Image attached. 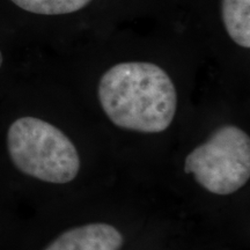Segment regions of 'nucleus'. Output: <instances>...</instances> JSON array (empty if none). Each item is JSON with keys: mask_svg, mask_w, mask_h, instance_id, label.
Masks as SVG:
<instances>
[{"mask_svg": "<svg viewBox=\"0 0 250 250\" xmlns=\"http://www.w3.org/2000/svg\"><path fill=\"white\" fill-rule=\"evenodd\" d=\"M184 171L208 192L227 196L250 179V138L235 125H223L184 161Z\"/></svg>", "mask_w": 250, "mask_h": 250, "instance_id": "7ed1b4c3", "label": "nucleus"}, {"mask_svg": "<svg viewBox=\"0 0 250 250\" xmlns=\"http://www.w3.org/2000/svg\"><path fill=\"white\" fill-rule=\"evenodd\" d=\"M124 237L112 225L93 223L65 230L44 250H118Z\"/></svg>", "mask_w": 250, "mask_h": 250, "instance_id": "20e7f679", "label": "nucleus"}, {"mask_svg": "<svg viewBox=\"0 0 250 250\" xmlns=\"http://www.w3.org/2000/svg\"><path fill=\"white\" fill-rule=\"evenodd\" d=\"M2 61H4V59H2V54H1V51H0V67H1V65H2Z\"/></svg>", "mask_w": 250, "mask_h": 250, "instance_id": "0eeeda50", "label": "nucleus"}, {"mask_svg": "<svg viewBox=\"0 0 250 250\" xmlns=\"http://www.w3.org/2000/svg\"><path fill=\"white\" fill-rule=\"evenodd\" d=\"M98 94L109 120L121 129L136 132H164L177 110L173 80L153 62L114 65L100 79Z\"/></svg>", "mask_w": 250, "mask_h": 250, "instance_id": "f257e3e1", "label": "nucleus"}, {"mask_svg": "<svg viewBox=\"0 0 250 250\" xmlns=\"http://www.w3.org/2000/svg\"><path fill=\"white\" fill-rule=\"evenodd\" d=\"M23 11L40 15H64L86 7L92 0H11Z\"/></svg>", "mask_w": 250, "mask_h": 250, "instance_id": "423d86ee", "label": "nucleus"}, {"mask_svg": "<svg viewBox=\"0 0 250 250\" xmlns=\"http://www.w3.org/2000/svg\"><path fill=\"white\" fill-rule=\"evenodd\" d=\"M7 151L18 170L54 184L72 182L80 170V156L72 140L57 126L24 116L7 131Z\"/></svg>", "mask_w": 250, "mask_h": 250, "instance_id": "f03ea898", "label": "nucleus"}, {"mask_svg": "<svg viewBox=\"0 0 250 250\" xmlns=\"http://www.w3.org/2000/svg\"><path fill=\"white\" fill-rule=\"evenodd\" d=\"M223 21L229 35L237 45L250 48V0H223Z\"/></svg>", "mask_w": 250, "mask_h": 250, "instance_id": "39448f33", "label": "nucleus"}]
</instances>
